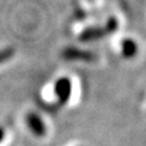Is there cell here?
I'll list each match as a JSON object with an SVG mask.
<instances>
[{
	"instance_id": "obj_5",
	"label": "cell",
	"mask_w": 146,
	"mask_h": 146,
	"mask_svg": "<svg viewBox=\"0 0 146 146\" xmlns=\"http://www.w3.org/2000/svg\"><path fill=\"white\" fill-rule=\"evenodd\" d=\"M122 54L127 58H131L138 54V44L130 38H125L122 42Z\"/></svg>"
},
{
	"instance_id": "obj_6",
	"label": "cell",
	"mask_w": 146,
	"mask_h": 146,
	"mask_svg": "<svg viewBox=\"0 0 146 146\" xmlns=\"http://www.w3.org/2000/svg\"><path fill=\"white\" fill-rule=\"evenodd\" d=\"M13 54H15V50H13L12 48L3 49L1 51H0V63L9 61L13 56Z\"/></svg>"
},
{
	"instance_id": "obj_4",
	"label": "cell",
	"mask_w": 146,
	"mask_h": 146,
	"mask_svg": "<svg viewBox=\"0 0 146 146\" xmlns=\"http://www.w3.org/2000/svg\"><path fill=\"white\" fill-rule=\"evenodd\" d=\"M26 122L27 125L31 129V131L36 136H43L46 133V127H45L44 121L40 118L39 115H36L34 112H29L26 116Z\"/></svg>"
},
{
	"instance_id": "obj_1",
	"label": "cell",
	"mask_w": 146,
	"mask_h": 146,
	"mask_svg": "<svg viewBox=\"0 0 146 146\" xmlns=\"http://www.w3.org/2000/svg\"><path fill=\"white\" fill-rule=\"evenodd\" d=\"M117 28H118V21L115 17H110L104 26H95V27L85 28L79 34V40L83 43L99 40V39L104 38V36L115 33Z\"/></svg>"
},
{
	"instance_id": "obj_2",
	"label": "cell",
	"mask_w": 146,
	"mask_h": 146,
	"mask_svg": "<svg viewBox=\"0 0 146 146\" xmlns=\"http://www.w3.org/2000/svg\"><path fill=\"white\" fill-rule=\"evenodd\" d=\"M62 57L68 61H83V62H94L96 61V56L94 52L83 49H77L74 46H70L63 49Z\"/></svg>"
},
{
	"instance_id": "obj_7",
	"label": "cell",
	"mask_w": 146,
	"mask_h": 146,
	"mask_svg": "<svg viewBox=\"0 0 146 146\" xmlns=\"http://www.w3.org/2000/svg\"><path fill=\"white\" fill-rule=\"evenodd\" d=\"M4 135H5V131H4L3 128H0V141L4 139Z\"/></svg>"
},
{
	"instance_id": "obj_3",
	"label": "cell",
	"mask_w": 146,
	"mask_h": 146,
	"mask_svg": "<svg viewBox=\"0 0 146 146\" xmlns=\"http://www.w3.org/2000/svg\"><path fill=\"white\" fill-rule=\"evenodd\" d=\"M55 94H56L60 105H65L70 101L72 94V83L70 78L61 77L56 80V83H55Z\"/></svg>"
}]
</instances>
